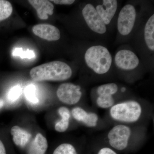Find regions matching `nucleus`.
<instances>
[{
    "instance_id": "nucleus-1",
    "label": "nucleus",
    "mask_w": 154,
    "mask_h": 154,
    "mask_svg": "<svg viewBox=\"0 0 154 154\" xmlns=\"http://www.w3.org/2000/svg\"><path fill=\"white\" fill-rule=\"evenodd\" d=\"M30 74L32 79L36 82H60L70 79L72 71L67 64L57 60L35 67L30 70Z\"/></svg>"
},
{
    "instance_id": "nucleus-2",
    "label": "nucleus",
    "mask_w": 154,
    "mask_h": 154,
    "mask_svg": "<svg viewBox=\"0 0 154 154\" xmlns=\"http://www.w3.org/2000/svg\"><path fill=\"white\" fill-rule=\"evenodd\" d=\"M109 115L120 124L136 123L142 117L143 108L139 102L128 100L114 104L109 109Z\"/></svg>"
},
{
    "instance_id": "nucleus-3",
    "label": "nucleus",
    "mask_w": 154,
    "mask_h": 154,
    "mask_svg": "<svg viewBox=\"0 0 154 154\" xmlns=\"http://www.w3.org/2000/svg\"><path fill=\"white\" fill-rule=\"evenodd\" d=\"M85 60L88 68L99 75L107 73L112 63L110 51L101 45H93L88 48L85 53Z\"/></svg>"
},
{
    "instance_id": "nucleus-4",
    "label": "nucleus",
    "mask_w": 154,
    "mask_h": 154,
    "mask_svg": "<svg viewBox=\"0 0 154 154\" xmlns=\"http://www.w3.org/2000/svg\"><path fill=\"white\" fill-rule=\"evenodd\" d=\"M132 134V129L127 125L119 123L114 125L107 134L108 146L116 151L125 150L129 146Z\"/></svg>"
},
{
    "instance_id": "nucleus-5",
    "label": "nucleus",
    "mask_w": 154,
    "mask_h": 154,
    "mask_svg": "<svg viewBox=\"0 0 154 154\" xmlns=\"http://www.w3.org/2000/svg\"><path fill=\"white\" fill-rule=\"evenodd\" d=\"M137 18L135 8L132 5L128 4L122 8L117 19V27L119 33L126 36L133 29Z\"/></svg>"
},
{
    "instance_id": "nucleus-6",
    "label": "nucleus",
    "mask_w": 154,
    "mask_h": 154,
    "mask_svg": "<svg viewBox=\"0 0 154 154\" xmlns=\"http://www.w3.org/2000/svg\"><path fill=\"white\" fill-rule=\"evenodd\" d=\"M84 20L88 28L97 34H104L107 28L103 20L97 13L94 6L91 4H87L82 11Z\"/></svg>"
},
{
    "instance_id": "nucleus-7",
    "label": "nucleus",
    "mask_w": 154,
    "mask_h": 154,
    "mask_svg": "<svg viewBox=\"0 0 154 154\" xmlns=\"http://www.w3.org/2000/svg\"><path fill=\"white\" fill-rule=\"evenodd\" d=\"M57 96L60 102L68 105L77 104L82 96L81 87L71 83L61 84L58 88Z\"/></svg>"
},
{
    "instance_id": "nucleus-8",
    "label": "nucleus",
    "mask_w": 154,
    "mask_h": 154,
    "mask_svg": "<svg viewBox=\"0 0 154 154\" xmlns=\"http://www.w3.org/2000/svg\"><path fill=\"white\" fill-rule=\"evenodd\" d=\"M114 62L119 69L128 71L136 69L139 65L140 60L137 56L132 51L121 49L116 54Z\"/></svg>"
},
{
    "instance_id": "nucleus-9",
    "label": "nucleus",
    "mask_w": 154,
    "mask_h": 154,
    "mask_svg": "<svg viewBox=\"0 0 154 154\" xmlns=\"http://www.w3.org/2000/svg\"><path fill=\"white\" fill-rule=\"evenodd\" d=\"M71 114L75 120L90 128H94L98 125L99 116L96 113L88 112L82 107H75L72 110Z\"/></svg>"
},
{
    "instance_id": "nucleus-10",
    "label": "nucleus",
    "mask_w": 154,
    "mask_h": 154,
    "mask_svg": "<svg viewBox=\"0 0 154 154\" xmlns=\"http://www.w3.org/2000/svg\"><path fill=\"white\" fill-rule=\"evenodd\" d=\"M118 6V2L116 0H104L102 5H97L95 9L105 25H107L115 16Z\"/></svg>"
},
{
    "instance_id": "nucleus-11",
    "label": "nucleus",
    "mask_w": 154,
    "mask_h": 154,
    "mask_svg": "<svg viewBox=\"0 0 154 154\" xmlns=\"http://www.w3.org/2000/svg\"><path fill=\"white\" fill-rule=\"evenodd\" d=\"M34 34L42 39L50 41H55L60 38L59 29L49 24H38L32 28Z\"/></svg>"
},
{
    "instance_id": "nucleus-12",
    "label": "nucleus",
    "mask_w": 154,
    "mask_h": 154,
    "mask_svg": "<svg viewBox=\"0 0 154 154\" xmlns=\"http://www.w3.org/2000/svg\"><path fill=\"white\" fill-rule=\"evenodd\" d=\"M28 2L36 10L38 18L42 20L48 19V15L53 14L54 6L49 1L45 0H29Z\"/></svg>"
},
{
    "instance_id": "nucleus-13",
    "label": "nucleus",
    "mask_w": 154,
    "mask_h": 154,
    "mask_svg": "<svg viewBox=\"0 0 154 154\" xmlns=\"http://www.w3.org/2000/svg\"><path fill=\"white\" fill-rule=\"evenodd\" d=\"M11 132L14 143L21 148L25 147L28 144L32 137L30 133L18 125L13 126Z\"/></svg>"
},
{
    "instance_id": "nucleus-14",
    "label": "nucleus",
    "mask_w": 154,
    "mask_h": 154,
    "mask_svg": "<svg viewBox=\"0 0 154 154\" xmlns=\"http://www.w3.org/2000/svg\"><path fill=\"white\" fill-rule=\"evenodd\" d=\"M48 147L46 138L41 133L37 134L28 147V154H45Z\"/></svg>"
},
{
    "instance_id": "nucleus-15",
    "label": "nucleus",
    "mask_w": 154,
    "mask_h": 154,
    "mask_svg": "<svg viewBox=\"0 0 154 154\" xmlns=\"http://www.w3.org/2000/svg\"><path fill=\"white\" fill-rule=\"evenodd\" d=\"M144 38L146 47L151 52L154 51V15L148 19L144 29Z\"/></svg>"
},
{
    "instance_id": "nucleus-16",
    "label": "nucleus",
    "mask_w": 154,
    "mask_h": 154,
    "mask_svg": "<svg viewBox=\"0 0 154 154\" xmlns=\"http://www.w3.org/2000/svg\"><path fill=\"white\" fill-rule=\"evenodd\" d=\"M58 112L61 118L56 123L54 128L57 132H64L68 129L69 125L71 113L68 108L65 106L60 107Z\"/></svg>"
},
{
    "instance_id": "nucleus-17",
    "label": "nucleus",
    "mask_w": 154,
    "mask_h": 154,
    "mask_svg": "<svg viewBox=\"0 0 154 154\" xmlns=\"http://www.w3.org/2000/svg\"><path fill=\"white\" fill-rule=\"evenodd\" d=\"M119 87L115 83L103 84L99 86L96 90L97 96L110 95L113 96L118 92Z\"/></svg>"
},
{
    "instance_id": "nucleus-18",
    "label": "nucleus",
    "mask_w": 154,
    "mask_h": 154,
    "mask_svg": "<svg viewBox=\"0 0 154 154\" xmlns=\"http://www.w3.org/2000/svg\"><path fill=\"white\" fill-rule=\"evenodd\" d=\"M115 99L113 96L110 95L98 96L96 99V105L102 109H110L115 103Z\"/></svg>"
},
{
    "instance_id": "nucleus-19",
    "label": "nucleus",
    "mask_w": 154,
    "mask_h": 154,
    "mask_svg": "<svg viewBox=\"0 0 154 154\" xmlns=\"http://www.w3.org/2000/svg\"><path fill=\"white\" fill-rule=\"evenodd\" d=\"M13 12V7L10 2L0 0V22L8 18Z\"/></svg>"
},
{
    "instance_id": "nucleus-20",
    "label": "nucleus",
    "mask_w": 154,
    "mask_h": 154,
    "mask_svg": "<svg viewBox=\"0 0 154 154\" xmlns=\"http://www.w3.org/2000/svg\"><path fill=\"white\" fill-rule=\"evenodd\" d=\"M53 154H78L74 146L69 143L61 144L54 150Z\"/></svg>"
},
{
    "instance_id": "nucleus-21",
    "label": "nucleus",
    "mask_w": 154,
    "mask_h": 154,
    "mask_svg": "<svg viewBox=\"0 0 154 154\" xmlns=\"http://www.w3.org/2000/svg\"><path fill=\"white\" fill-rule=\"evenodd\" d=\"M25 96L28 102L31 104H37L39 100L36 95V89L33 85H30L25 88Z\"/></svg>"
},
{
    "instance_id": "nucleus-22",
    "label": "nucleus",
    "mask_w": 154,
    "mask_h": 154,
    "mask_svg": "<svg viewBox=\"0 0 154 154\" xmlns=\"http://www.w3.org/2000/svg\"><path fill=\"white\" fill-rule=\"evenodd\" d=\"M22 88L21 86L17 85L11 88L8 95V100L10 102H15L20 98L22 94Z\"/></svg>"
},
{
    "instance_id": "nucleus-23",
    "label": "nucleus",
    "mask_w": 154,
    "mask_h": 154,
    "mask_svg": "<svg viewBox=\"0 0 154 154\" xmlns=\"http://www.w3.org/2000/svg\"><path fill=\"white\" fill-rule=\"evenodd\" d=\"M12 54L14 56H19L21 58L32 59L35 57L33 51L27 50L24 51L22 48H17L13 51Z\"/></svg>"
},
{
    "instance_id": "nucleus-24",
    "label": "nucleus",
    "mask_w": 154,
    "mask_h": 154,
    "mask_svg": "<svg viewBox=\"0 0 154 154\" xmlns=\"http://www.w3.org/2000/svg\"><path fill=\"white\" fill-rule=\"evenodd\" d=\"M96 154H118L117 152L109 146H103L100 148L96 152Z\"/></svg>"
},
{
    "instance_id": "nucleus-25",
    "label": "nucleus",
    "mask_w": 154,
    "mask_h": 154,
    "mask_svg": "<svg viewBox=\"0 0 154 154\" xmlns=\"http://www.w3.org/2000/svg\"><path fill=\"white\" fill-rule=\"evenodd\" d=\"M57 5H71L75 2L74 0H53L51 1Z\"/></svg>"
},
{
    "instance_id": "nucleus-26",
    "label": "nucleus",
    "mask_w": 154,
    "mask_h": 154,
    "mask_svg": "<svg viewBox=\"0 0 154 154\" xmlns=\"http://www.w3.org/2000/svg\"><path fill=\"white\" fill-rule=\"evenodd\" d=\"M0 154H6L5 148L4 144L1 140H0Z\"/></svg>"
},
{
    "instance_id": "nucleus-27",
    "label": "nucleus",
    "mask_w": 154,
    "mask_h": 154,
    "mask_svg": "<svg viewBox=\"0 0 154 154\" xmlns=\"http://www.w3.org/2000/svg\"><path fill=\"white\" fill-rule=\"evenodd\" d=\"M4 105V101L2 99H0V109L2 108Z\"/></svg>"
},
{
    "instance_id": "nucleus-28",
    "label": "nucleus",
    "mask_w": 154,
    "mask_h": 154,
    "mask_svg": "<svg viewBox=\"0 0 154 154\" xmlns=\"http://www.w3.org/2000/svg\"><path fill=\"white\" fill-rule=\"evenodd\" d=\"M126 91V88H125V87H123L121 89V91L122 93H124V92H125Z\"/></svg>"
}]
</instances>
